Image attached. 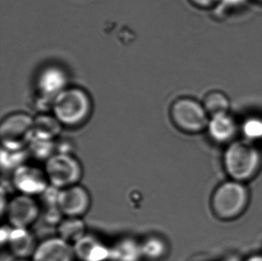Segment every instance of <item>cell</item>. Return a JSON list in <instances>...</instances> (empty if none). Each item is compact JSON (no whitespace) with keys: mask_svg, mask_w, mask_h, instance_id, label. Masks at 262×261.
Wrapping results in <instances>:
<instances>
[{"mask_svg":"<svg viewBox=\"0 0 262 261\" xmlns=\"http://www.w3.org/2000/svg\"><path fill=\"white\" fill-rule=\"evenodd\" d=\"M57 207L64 216L82 217L92 207V196L81 184L59 190Z\"/></svg>","mask_w":262,"mask_h":261,"instance_id":"obj_10","label":"cell"},{"mask_svg":"<svg viewBox=\"0 0 262 261\" xmlns=\"http://www.w3.org/2000/svg\"><path fill=\"white\" fill-rule=\"evenodd\" d=\"M63 127L53 114L42 112L33 118V137L47 141H57Z\"/></svg>","mask_w":262,"mask_h":261,"instance_id":"obj_15","label":"cell"},{"mask_svg":"<svg viewBox=\"0 0 262 261\" xmlns=\"http://www.w3.org/2000/svg\"><path fill=\"white\" fill-rule=\"evenodd\" d=\"M261 1H262V0H261Z\"/></svg>","mask_w":262,"mask_h":261,"instance_id":"obj_27","label":"cell"},{"mask_svg":"<svg viewBox=\"0 0 262 261\" xmlns=\"http://www.w3.org/2000/svg\"><path fill=\"white\" fill-rule=\"evenodd\" d=\"M250 194L244 183L230 180L220 184L213 192L211 209L222 221H232L245 213Z\"/></svg>","mask_w":262,"mask_h":261,"instance_id":"obj_3","label":"cell"},{"mask_svg":"<svg viewBox=\"0 0 262 261\" xmlns=\"http://www.w3.org/2000/svg\"><path fill=\"white\" fill-rule=\"evenodd\" d=\"M68 74L63 67L50 64L39 72L36 80V88L44 104L50 103V108L54 99L68 88Z\"/></svg>","mask_w":262,"mask_h":261,"instance_id":"obj_8","label":"cell"},{"mask_svg":"<svg viewBox=\"0 0 262 261\" xmlns=\"http://www.w3.org/2000/svg\"><path fill=\"white\" fill-rule=\"evenodd\" d=\"M220 0H190L195 7H201V8H209L214 7L216 4L219 3Z\"/></svg>","mask_w":262,"mask_h":261,"instance_id":"obj_23","label":"cell"},{"mask_svg":"<svg viewBox=\"0 0 262 261\" xmlns=\"http://www.w3.org/2000/svg\"><path fill=\"white\" fill-rule=\"evenodd\" d=\"M223 162L231 180L245 184L259 173L262 165L261 153L252 142L234 141L224 153Z\"/></svg>","mask_w":262,"mask_h":261,"instance_id":"obj_2","label":"cell"},{"mask_svg":"<svg viewBox=\"0 0 262 261\" xmlns=\"http://www.w3.org/2000/svg\"><path fill=\"white\" fill-rule=\"evenodd\" d=\"M33 139V117L25 112H15L3 118L0 124L2 148L24 150Z\"/></svg>","mask_w":262,"mask_h":261,"instance_id":"obj_6","label":"cell"},{"mask_svg":"<svg viewBox=\"0 0 262 261\" xmlns=\"http://www.w3.org/2000/svg\"><path fill=\"white\" fill-rule=\"evenodd\" d=\"M111 248V260L139 261L142 258L141 244L133 238H123Z\"/></svg>","mask_w":262,"mask_h":261,"instance_id":"obj_17","label":"cell"},{"mask_svg":"<svg viewBox=\"0 0 262 261\" xmlns=\"http://www.w3.org/2000/svg\"><path fill=\"white\" fill-rule=\"evenodd\" d=\"M207 130L209 137L216 143H227L235 136L237 124L228 113L220 114L210 117Z\"/></svg>","mask_w":262,"mask_h":261,"instance_id":"obj_14","label":"cell"},{"mask_svg":"<svg viewBox=\"0 0 262 261\" xmlns=\"http://www.w3.org/2000/svg\"><path fill=\"white\" fill-rule=\"evenodd\" d=\"M245 261H262V255H252Z\"/></svg>","mask_w":262,"mask_h":261,"instance_id":"obj_25","label":"cell"},{"mask_svg":"<svg viewBox=\"0 0 262 261\" xmlns=\"http://www.w3.org/2000/svg\"><path fill=\"white\" fill-rule=\"evenodd\" d=\"M39 243L29 228L13 227L7 238V245L11 254L16 259L32 258Z\"/></svg>","mask_w":262,"mask_h":261,"instance_id":"obj_12","label":"cell"},{"mask_svg":"<svg viewBox=\"0 0 262 261\" xmlns=\"http://www.w3.org/2000/svg\"><path fill=\"white\" fill-rule=\"evenodd\" d=\"M57 236L75 245L77 242L85 236L86 224L82 217L64 216L57 226Z\"/></svg>","mask_w":262,"mask_h":261,"instance_id":"obj_16","label":"cell"},{"mask_svg":"<svg viewBox=\"0 0 262 261\" xmlns=\"http://www.w3.org/2000/svg\"><path fill=\"white\" fill-rule=\"evenodd\" d=\"M142 258L149 261L162 260L167 257L169 245L165 238L158 234L146 237L141 243Z\"/></svg>","mask_w":262,"mask_h":261,"instance_id":"obj_18","label":"cell"},{"mask_svg":"<svg viewBox=\"0 0 262 261\" xmlns=\"http://www.w3.org/2000/svg\"><path fill=\"white\" fill-rule=\"evenodd\" d=\"M75 258L74 245L56 236L39 243L32 261H75Z\"/></svg>","mask_w":262,"mask_h":261,"instance_id":"obj_11","label":"cell"},{"mask_svg":"<svg viewBox=\"0 0 262 261\" xmlns=\"http://www.w3.org/2000/svg\"><path fill=\"white\" fill-rule=\"evenodd\" d=\"M202 104L209 117L220 114L228 113L230 107V101L228 97L224 92L220 91L209 92L204 97Z\"/></svg>","mask_w":262,"mask_h":261,"instance_id":"obj_19","label":"cell"},{"mask_svg":"<svg viewBox=\"0 0 262 261\" xmlns=\"http://www.w3.org/2000/svg\"><path fill=\"white\" fill-rule=\"evenodd\" d=\"M75 257L81 261L111 260V248L98 238L86 234L74 245Z\"/></svg>","mask_w":262,"mask_h":261,"instance_id":"obj_13","label":"cell"},{"mask_svg":"<svg viewBox=\"0 0 262 261\" xmlns=\"http://www.w3.org/2000/svg\"><path fill=\"white\" fill-rule=\"evenodd\" d=\"M12 184L19 193L32 197L42 194L50 185L44 169L26 163L13 171Z\"/></svg>","mask_w":262,"mask_h":261,"instance_id":"obj_9","label":"cell"},{"mask_svg":"<svg viewBox=\"0 0 262 261\" xmlns=\"http://www.w3.org/2000/svg\"><path fill=\"white\" fill-rule=\"evenodd\" d=\"M27 150L29 155L32 156L34 159L46 162L48 159L57 152L56 141H47L33 137L29 144Z\"/></svg>","mask_w":262,"mask_h":261,"instance_id":"obj_20","label":"cell"},{"mask_svg":"<svg viewBox=\"0 0 262 261\" xmlns=\"http://www.w3.org/2000/svg\"><path fill=\"white\" fill-rule=\"evenodd\" d=\"M169 114L174 126L184 134H199L208 127L209 114L202 103L191 97L176 99L171 105Z\"/></svg>","mask_w":262,"mask_h":261,"instance_id":"obj_4","label":"cell"},{"mask_svg":"<svg viewBox=\"0 0 262 261\" xmlns=\"http://www.w3.org/2000/svg\"><path fill=\"white\" fill-rule=\"evenodd\" d=\"M29 155L27 148L24 150H7L2 148L1 162L2 166L7 169H16L17 167L25 164V160Z\"/></svg>","mask_w":262,"mask_h":261,"instance_id":"obj_21","label":"cell"},{"mask_svg":"<svg viewBox=\"0 0 262 261\" xmlns=\"http://www.w3.org/2000/svg\"><path fill=\"white\" fill-rule=\"evenodd\" d=\"M43 169L50 185L59 190L80 184L83 176L80 159L68 153H55L45 162Z\"/></svg>","mask_w":262,"mask_h":261,"instance_id":"obj_5","label":"cell"},{"mask_svg":"<svg viewBox=\"0 0 262 261\" xmlns=\"http://www.w3.org/2000/svg\"><path fill=\"white\" fill-rule=\"evenodd\" d=\"M50 110L63 126L77 128L91 117L92 98L84 89L69 86L54 99Z\"/></svg>","mask_w":262,"mask_h":261,"instance_id":"obj_1","label":"cell"},{"mask_svg":"<svg viewBox=\"0 0 262 261\" xmlns=\"http://www.w3.org/2000/svg\"><path fill=\"white\" fill-rule=\"evenodd\" d=\"M19 260H20V261H26V260H27V259H25V260H23V259H19Z\"/></svg>","mask_w":262,"mask_h":261,"instance_id":"obj_26","label":"cell"},{"mask_svg":"<svg viewBox=\"0 0 262 261\" xmlns=\"http://www.w3.org/2000/svg\"><path fill=\"white\" fill-rule=\"evenodd\" d=\"M242 132L246 141L252 143L262 141V118L249 117L242 125Z\"/></svg>","mask_w":262,"mask_h":261,"instance_id":"obj_22","label":"cell"},{"mask_svg":"<svg viewBox=\"0 0 262 261\" xmlns=\"http://www.w3.org/2000/svg\"><path fill=\"white\" fill-rule=\"evenodd\" d=\"M246 2V0H220L219 3L223 6L224 7L228 8H235V7H241Z\"/></svg>","mask_w":262,"mask_h":261,"instance_id":"obj_24","label":"cell"},{"mask_svg":"<svg viewBox=\"0 0 262 261\" xmlns=\"http://www.w3.org/2000/svg\"><path fill=\"white\" fill-rule=\"evenodd\" d=\"M40 213L39 201L35 197L21 193L12 198L6 208L9 225L19 228H29L38 220Z\"/></svg>","mask_w":262,"mask_h":261,"instance_id":"obj_7","label":"cell"}]
</instances>
